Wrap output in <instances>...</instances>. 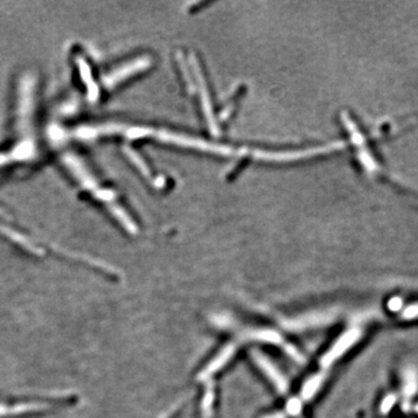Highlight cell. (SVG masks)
Returning <instances> with one entry per match:
<instances>
[{
  "instance_id": "cell-8",
  "label": "cell",
  "mask_w": 418,
  "mask_h": 418,
  "mask_svg": "<svg viewBox=\"0 0 418 418\" xmlns=\"http://www.w3.org/2000/svg\"><path fill=\"white\" fill-rule=\"evenodd\" d=\"M416 411H417V412H418V404H417V406H416Z\"/></svg>"
},
{
  "instance_id": "cell-3",
  "label": "cell",
  "mask_w": 418,
  "mask_h": 418,
  "mask_svg": "<svg viewBox=\"0 0 418 418\" xmlns=\"http://www.w3.org/2000/svg\"><path fill=\"white\" fill-rule=\"evenodd\" d=\"M323 379H324V376H316L309 383H306V386L304 387V390H302V395H304V399H311V397H314L315 393L321 387Z\"/></svg>"
},
{
  "instance_id": "cell-6",
  "label": "cell",
  "mask_w": 418,
  "mask_h": 418,
  "mask_svg": "<svg viewBox=\"0 0 418 418\" xmlns=\"http://www.w3.org/2000/svg\"><path fill=\"white\" fill-rule=\"evenodd\" d=\"M397 403V397L395 395H387L385 399H383V402H381V406H380V412L383 415L388 414L392 409H393L394 406Z\"/></svg>"
},
{
  "instance_id": "cell-5",
  "label": "cell",
  "mask_w": 418,
  "mask_h": 418,
  "mask_svg": "<svg viewBox=\"0 0 418 418\" xmlns=\"http://www.w3.org/2000/svg\"><path fill=\"white\" fill-rule=\"evenodd\" d=\"M401 318L404 321H414L418 318V304H410L401 313Z\"/></svg>"
},
{
  "instance_id": "cell-1",
  "label": "cell",
  "mask_w": 418,
  "mask_h": 418,
  "mask_svg": "<svg viewBox=\"0 0 418 418\" xmlns=\"http://www.w3.org/2000/svg\"><path fill=\"white\" fill-rule=\"evenodd\" d=\"M360 337L361 331L358 329H351L343 333L336 340V343L330 347L329 351L322 357L321 364L324 367H328L330 365L333 364L337 359H340L343 354H347L351 347H354V344L360 340Z\"/></svg>"
},
{
  "instance_id": "cell-4",
  "label": "cell",
  "mask_w": 418,
  "mask_h": 418,
  "mask_svg": "<svg viewBox=\"0 0 418 418\" xmlns=\"http://www.w3.org/2000/svg\"><path fill=\"white\" fill-rule=\"evenodd\" d=\"M403 390L404 394H406V397H407L414 395L415 392L417 390V376H416L414 372H408Z\"/></svg>"
},
{
  "instance_id": "cell-2",
  "label": "cell",
  "mask_w": 418,
  "mask_h": 418,
  "mask_svg": "<svg viewBox=\"0 0 418 418\" xmlns=\"http://www.w3.org/2000/svg\"><path fill=\"white\" fill-rule=\"evenodd\" d=\"M254 357H256V361H257L258 364L261 365L263 369L268 373V376H271L273 383H275L280 390H285V388H286V383L284 381L283 378L280 376L278 372L273 369L271 364H270L268 361L265 360L264 358L261 357V356H254Z\"/></svg>"
},
{
  "instance_id": "cell-7",
  "label": "cell",
  "mask_w": 418,
  "mask_h": 418,
  "mask_svg": "<svg viewBox=\"0 0 418 418\" xmlns=\"http://www.w3.org/2000/svg\"><path fill=\"white\" fill-rule=\"evenodd\" d=\"M402 308H403V301H402L401 297H392V299L388 301V309H390V311L397 313V311H400Z\"/></svg>"
}]
</instances>
